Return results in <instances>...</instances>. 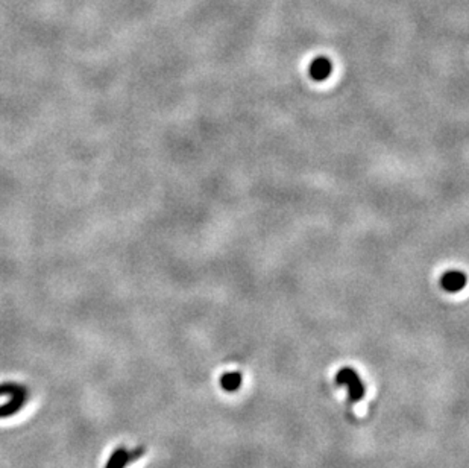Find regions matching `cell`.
I'll list each match as a JSON object with an SVG mask.
<instances>
[{
    "instance_id": "4",
    "label": "cell",
    "mask_w": 469,
    "mask_h": 468,
    "mask_svg": "<svg viewBox=\"0 0 469 468\" xmlns=\"http://www.w3.org/2000/svg\"><path fill=\"white\" fill-rule=\"evenodd\" d=\"M241 382H243V376L240 373H237V371L225 373L220 377L222 390L227 391V392H236L240 388V386H241Z\"/></svg>"
},
{
    "instance_id": "2",
    "label": "cell",
    "mask_w": 469,
    "mask_h": 468,
    "mask_svg": "<svg viewBox=\"0 0 469 468\" xmlns=\"http://www.w3.org/2000/svg\"><path fill=\"white\" fill-rule=\"evenodd\" d=\"M440 284L448 292H458L460 289H463V287H465L466 277H465V274L458 273V271H451V273H447L444 277H442Z\"/></svg>"
},
{
    "instance_id": "3",
    "label": "cell",
    "mask_w": 469,
    "mask_h": 468,
    "mask_svg": "<svg viewBox=\"0 0 469 468\" xmlns=\"http://www.w3.org/2000/svg\"><path fill=\"white\" fill-rule=\"evenodd\" d=\"M331 70H332V64H331V61L328 58H323V57H319L314 60L312 62V66H310V75L313 79H316V81H323V79H327L331 74Z\"/></svg>"
},
{
    "instance_id": "1",
    "label": "cell",
    "mask_w": 469,
    "mask_h": 468,
    "mask_svg": "<svg viewBox=\"0 0 469 468\" xmlns=\"http://www.w3.org/2000/svg\"><path fill=\"white\" fill-rule=\"evenodd\" d=\"M336 385L339 386H346L348 388V394H349V400L356 403L363 400L365 397V385L360 379V376L353 370V368L345 366L339 370V373L336 374V379H335Z\"/></svg>"
}]
</instances>
